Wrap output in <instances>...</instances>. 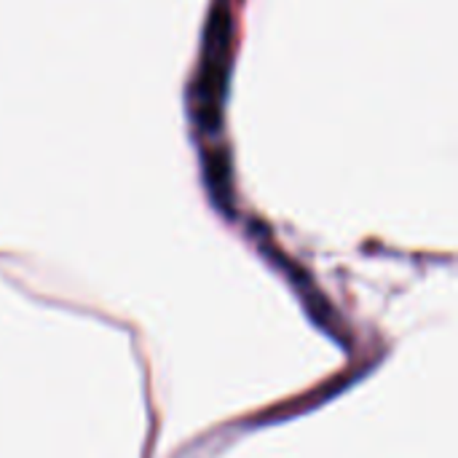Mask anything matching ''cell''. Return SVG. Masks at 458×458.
<instances>
[{"mask_svg": "<svg viewBox=\"0 0 458 458\" xmlns=\"http://www.w3.org/2000/svg\"><path fill=\"white\" fill-rule=\"evenodd\" d=\"M231 5L228 0H215L204 40H201V67L193 86V118L196 126L207 134H217L223 123V105L228 94V72H231Z\"/></svg>", "mask_w": 458, "mask_h": 458, "instance_id": "1", "label": "cell"}]
</instances>
